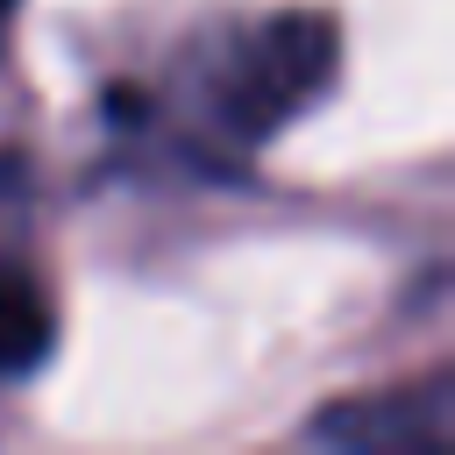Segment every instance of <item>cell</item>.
Returning a JSON list of instances; mask_svg holds the SVG:
<instances>
[{"label": "cell", "instance_id": "cell-1", "mask_svg": "<svg viewBox=\"0 0 455 455\" xmlns=\"http://www.w3.org/2000/svg\"><path fill=\"white\" fill-rule=\"evenodd\" d=\"M341 64V28L320 7H270L199 28L164 78V135L178 156L228 171L291 128Z\"/></svg>", "mask_w": 455, "mask_h": 455}, {"label": "cell", "instance_id": "cell-2", "mask_svg": "<svg viewBox=\"0 0 455 455\" xmlns=\"http://www.w3.org/2000/svg\"><path fill=\"white\" fill-rule=\"evenodd\" d=\"M306 441L320 448H355V455H441L455 441V405H448V370H427L419 384L398 391H370V398H341L334 412H320L306 427Z\"/></svg>", "mask_w": 455, "mask_h": 455}, {"label": "cell", "instance_id": "cell-3", "mask_svg": "<svg viewBox=\"0 0 455 455\" xmlns=\"http://www.w3.org/2000/svg\"><path fill=\"white\" fill-rule=\"evenodd\" d=\"M57 348V306L43 284V263L21 235V206H14V178H0V377H28L43 370Z\"/></svg>", "mask_w": 455, "mask_h": 455}, {"label": "cell", "instance_id": "cell-4", "mask_svg": "<svg viewBox=\"0 0 455 455\" xmlns=\"http://www.w3.org/2000/svg\"><path fill=\"white\" fill-rule=\"evenodd\" d=\"M7 14H14V0H0V28H7Z\"/></svg>", "mask_w": 455, "mask_h": 455}]
</instances>
